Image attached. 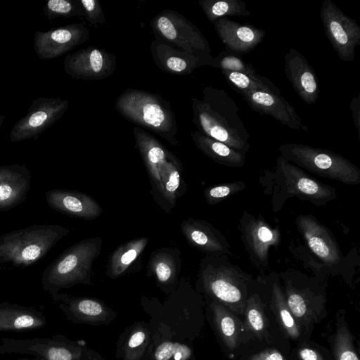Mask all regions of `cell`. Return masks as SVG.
I'll use <instances>...</instances> for the list:
<instances>
[{
	"label": "cell",
	"instance_id": "1",
	"mask_svg": "<svg viewBox=\"0 0 360 360\" xmlns=\"http://www.w3.org/2000/svg\"><path fill=\"white\" fill-rule=\"evenodd\" d=\"M192 110L193 122L198 131L246 154L249 133L236 102L224 89L205 87L202 99L192 98Z\"/></svg>",
	"mask_w": 360,
	"mask_h": 360
},
{
	"label": "cell",
	"instance_id": "2",
	"mask_svg": "<svg viewBox=\"0 0 360 360\" xmlns=\"http://www.w3.org/2000/svg\"><path fill=\"white\" fill-rule=\"evenodd\" d=\"M115 107L137 127L153 131L174 146L179 144L178 126L171 104L159 94L128 88L117 98Z\"/></svg>",
	"mask_w": 360,
	"mask_h": 360
},
{
	"label": "cell",
	"instance_id": "3",
	"mask_svg": "<svg viewBox=\"0 0 360 360\" xmlns=\"http://www.w3.org/2000/svg\"><path fill=\"white\" fill-rule=\"evenodd\" d=\"M70 232L58 224H34L5 233L0 236V264L32 266Z\"/></svg>",
	"mask_w": 360,
	"mask_h": 360
},
{
	"label": "cell",
	"instance_id": "4",
	"mask_svg": "<svg viewBox=\"0 0 360 360\" xmlns=\"http://www.w3.org/2000/svg\"><path fill=\"white\" fill-rule=\"evenodd\" d=\"M101 245V238H91L66 249L42 272L43 290L51 296L75 284H89L92 265Z\"/></svg>",
	"mask_w": 360,
	"mask_h": 360
},
{
	"label": "cell",
	"instance_id": "5",
	"mask_svg": "<svg viewBox=\"0 0 360 360\" xmlns=\"http://www.w3.org/2000/svg\"><path fill=\"white\" fill-rule=\"evenodd\" d=\"M281 156L321 176L347 184L360 183V170L349 160L333 151L300 143L279 146Z\"/></svg>",
	"mask_w": 360,
	"mask_h": 360
},
{
	"label": "cell",
	"instance_id": "6",
	"mask_svg": "<svg viewBox=\"0 0 360 360\" xmlns=\"http://www.w3.org/2000/svg\"><path fill=\"white\" fill-rule=\"evenodd\" d=\"M201 278L205 291L234 314L242 316L248 300L246 278L233 266L206 262Z\"/></svg>",
	"mask_w": 360,
	"mask_h": 360
},
{
	"label": "cell",
	"instance_id": "7",
	"mask_svg": "<svg viewBox=\"0 0 360 360\" xmlns=\"http://www.w3.org/2000/svg\"><path fill=\"white\" fill-rule=\"evenodd\" d=\"M155 39L195 55L211 54L210 44L200 30L177 11L166 9L150 21Z\"/></svg>",
	"mask_w": 360,
	"mask_h": 360
},
{
	"label": "cell",
	"instance_id": "8",
	"mask_svg": "<svg viewBox=\"0 0 360 360\" xmlns=\"http://www.w3.org/2000/svg\"><path fill=\"white\" fill-rule=\"evenodd\" d=\"M320 16L326 35L338 56L345 62H352L355 49L360 44L359 25L331 0L323 1Z\"/></svg>",
	"mask_w": 360,
	"mask_h": 360
},
{
	"label": "cell",
	"instance_id": "9",
	"mask_svg": "<svg viewBox=\"0 0 360 360\" xmlns=\"http://www.w3.org/2000/svg\"><path fill=\"white\" fill-rule=\"evenodd\" d=\"M0 354L31 355L44 360H81L80 348L63 336L0 340Z\"/></svg>",
	"mask_w": 360,
	"mask_h": 360
},
{
	"label": "cell",
	"instance_id": "10",
	"mask_svg": "<svg viewBox=\"0 0 360 360\" xmlns=\"http://www.w3.org/2000/svg\"><path fill=\"white\" fill-rule=\"evenodd\" d=\"M69 103L60 98H39L32 101L27 113L13 127L11 141H25L39 136L65 113Z\"/></svg>",
	"mask_w": 360,
	"mask_h": 360
},
{
	"label": "cell",
	"instance_id": "11",
	"mask_svg": "<svg viewBox=\"0 0 360 360\" xmlns=\"http://www.w3.org/2000/svg\"><path fill=\"white\" fill-rule=\"evenodd\" d=\"M116 66L115 55L94 46L79 49L64 60L65 71L76 79L101 80L111 75Z\"/></svg>",
	"mask_w": 360,
	"mask_h": 360
},
{
	"label": "cell",
	"instance_id": "12",
	"mask_svg": "<svg viewBox=\"0 0 360 360\" xmlns=\"http://www.w3.org/2000/svg\"><path fill=\"white\" fill-rule=\"evenodd\" d=\"M89 30L84 24H70L47 32H37L34 49L39 58L51 59L59 57L89 38Z\"/></svg>",
	"mask_w": 360,
	"mask_h": 360
},
{
	"label": "cell",
	"instance_id": "13",
	"mask_svg": "<svg viewBox=\"0 0 360 360\" xmlns=\"http://www.w3.org/2000/svg\"><path fill=\"white\" fill-rule=\"evenodd\" d=\"M278 172L283 174L288 194L297 195L319 205L336 198L335 189L324 184L290 163L281 155L277 160Z\"/></svg>",
	"mask_w": 360,
	"mask_h": 360
},
{
	"label": "cell",
	"instance_id": "14",
	"mask_svg": "<svg viewBox=\"0 0 360 360\" xmlns=\"http://www.w3.org/2000/svg\"><path fill=\"white\" fill-rule=\"evenodd\" d=\"M150 50L158 68L170 75H187L202 66H213L214 56L211 54H192L162 40H153Z\"/></svg>",
	"mask_w": 360,
	"mask_h": 360
},
{
	"label": "cell",
	"instance_id": "15",
	"mask_svg": "<svg viewBox=\"0 0 360 360\" xmlns=\"http://www.w3.org/2000/svg\"><path fill=\"white\" fill-rule=\"evenodd\" d=\"M253 110L271 116L282 124L295 130L307 131L294 108L282 96L268 91H252L240 94Z\"/></svg>",
	"mask_w": 360,
	"mask_h": 360
},
{
	"label": "cell",
	"instance_id": "16",
	"mask_svg": "<svg viewBox=\"0 0 360 360\" xmlns=\"http://www.w3.org/2000/svg\"><path fill=\"white\" fill-rule=\"evenodd\" d=\"M212 24L226 52L235 56L249 53L262 41L266 35L262 29L242 25L228 18L218 19Z\"/></svg>",
	"mask_w": 360,
	"mask_h": 360
},
{
	"label": "cell",
	"instance_id": "17",
	"mask_svg": "<svg viewBox=\"0 0 360 360\" xmlns=\"http://www.w3.org/2000/svg\"><path fill=\"white\" fill-rule=\"evenodd\" d=\"M285 73L295 91L307 104L315 103L319 86L315 71L306 58L295 49L285 53Z\"/></svg>",
	"mask_w": 360,
	"mask_h": 360
},
{
	"label": "cell",
	"instance_id": "18",
	"mask_svg": "<svg viewBox=\"0 0 360 360\" xmlns=\"http://www.w3.org/2000/svg\"><path fill=\"white\" fill-rule=\"evenodd\" d=\"M45 198L51 208L72 217L93 220L102 212L94 198L79 191L54 188L46 191Z\"/></svg>",
	"mask_w": 360,
	"mask_h": 360
},
{
	"label": "cell",
	"instance_id": "19",
	"mask_svg": "<svg viewBox=\"0 0 360 360\" xmlns=\"http://www.w3.org/2000/svg\"><path fill=\"white\" fill-rule=\"evenodd\" d=\"M133 134L135 146L141 156L155 193L161 187L163 169L172 153L157 138L141 127H134Z\"/></svg>",
	"mask_w": 360,
	"mask_h": 360
},
{
	"label": "cell",
	"instance_id": "20",
	"mask_svg": "<svg viewBox=\"0 0 360 360\" xmlns=\"http://www.w3.org/2000/svg\"><path fill=\"white\" fill-rule=\"evenodd\" d=\"M241 234L252 260L259 266H265L269 248L277 243L279 234L262 219L251 216L243 217Z\"/></svg>",
	"mask_w": 360,
	"mask_h": 360
},
{
	"label": "cell",
	"instance_id": "21",
	"mask_svg": "<svg viewBox=\"0 0 360 360\" xmlns=\"http://www.w3.org/2000/svg\"><path fill=\"white\" fill-rule=\"evenodd\" d=\"M32 174L24 165L0 166V211L10 210L25 201Z\"/></svg>",
	"mask_w": 360,
	"mask_h": 360
},
{
	"label": "cell",
	"instance_id": "22",
	"mask_svg": "<svg viewBox=\"0 0 360 360\" xmlns=\"http://www.w3.org/2000/svg\"><path fill=\"white\" fill-rule=\"evenodd\" d=\"M297 225L310 250L328 265H334L340 260V252L332 234L314 217L300 216Z\"/></svg>",
	"mask_w": 360,
	"mask_h": 360
},
{
	"label": "cell",
	"instance_id": "23",
	"mask_svg": "<svg viewBox=\"0 0 360 360\" xmlns=\"http://www.w3.org/2000/svg\"><path fill=\"white\" fill-rule=\"evenodd\" d=\"M181 231L187 242L200 251L210 256L230 254L225 238L207 221L191 218L184 220Z\"/></svg>",
	"mask_w": 360,
	"mask_h": 360
},
{
	"label": "cell",
	"instance_id": "24",
	"mask_svg": "<svg viewBox=\"0 0 360 360\" xmlns=\"http://www.w3.org/2000/svg\"><path fill=\"white\" fill-rule=\"evenodd\" d=\"M47 323L46 316L35 307L15 303H0V332L39 329Z\"/></svg>",
	"mask_w": 360,
	"mask_h": 360
},
{
	"label": "cell",
	"instance_id": "25",
	"mask_svg": "<svg viewBox=\"0 0 360 360\" xmlns=\"http://www.w3.org/2000/svg\"><path fill=\"white\" fill-rule=\"evenodd\" d=\"M68 319L78 322H98L108 316L105 307L98 301L89 298L70 297L57 293L51 296Z\"/></svg>",
	"mask_w": 360,
	"mask_h": 360
},
{
	"label": "cell",
	"instance_id": "26",
	"mask_svg": "<svg viewBox=\"0 0 360 360\" xmlns=\"http://www.w3.org/2000/svg\"><path fill=\"white\" fill-rule=\"evenodd\" d=\"M285 298L287 305L301 327L308 328L320 316L321 304L315 302V297L305 290L288 284L285 287Z\"/></svg>",
	"mask_w": 360,
	"mask_h": 360
},
{
	"label": "cell",
	"instance_id": "27",
	"mask_svg": "<svg viewBox=\"0 0 360 360\" xmlns=\"http://www.w3.org/2000/svg\"><path fill=\"white\" fill-rule=\"evenodd\" d=\"M211 309L220 339L228 350L234 351L242 340V332L245 330L243 322L237 315L214 300L211 304Z\"/></svg>",
	"mask_w": 360,
	"mask_h": 360
},
{
	"label": "cell",
	"instance_id": "28",
	"mask_svg": "<svg viewBox=\"0 0 360 360\" xmlns=\"http://www.w3.org/2000/svg\"><path fill=\"white\" fill-rule=\"evenodd\" d=\"M191 138L199 150L219 164L229 167H242L245 163V154L198 130L191 132Z\"/></svg>",
	"mask_w": 360,
	"mask_h": 360
},
{
	"label": "cell",
	"instance_id": "29",
	"mask_svg": "<svg viewBox=\"0 0 360 360\" xmlns=\"http://www.w3.org/2000/svg\"><path fill=\"white\" fill-rule=\"evenodd\" d=\"M148 242V238L142 237L120 245L109 260L107 268L108 276L115 278L124 274L143 252Z\"/></svg>",
	"mask_w": 360,
	"mask_h": 360
},
{
	"label": "cell",
	"instance_id": "30",
	"mask_svg": "<svg viewBox=\"0 0 360 360\" xmlns=\"http://www.w3.org/2000/svg\"><path fill=\"white\" fill-rule=\"evenodd\" d=\"M243 316L245 329L259 340L269 342V321L257 294H252L248 297Z\"/></svg>",
	"mask_w": 360,
	"mask_h": 360
},
{
	"label": "cell",
	"instance_id": "31",
	"mask_svg": "<svg viewBox=\"0 0 360 360\" xmlns=\"http://www.w3.org/2000/svg\"><path fill=\"white\" fill-rule=\"evenodd\" d=\"M181 164L172 153L165 165L162 176V185L158 193L162 202L172 208L176 202L181 182Z\"/></svg>",
	"mask_w": 360,
	"mask_h": 360
},
{
	"label": "cell",
	"instance_id": "32",
	"mask_svg": "<svg viewBox=\"0 0 360 360\" xmlns=\"http://www.w3.org/2000/svg\"><path fill=\"white\" fill-rule=\"evenodd\" d=\"M271 307L285 335L292 340L300 338L301 329L289 309L285 295L278 283L274 282L271 288Z\"/></svg>",
	"mask_w": 360,
	"mask_h": 360
},
{
	"label": "cell",
	"instance_id": "33",
	"mask_svg": "<svg viewBox=\"0 0 360 360\" xmlns=\"http://www.w3.org/2000/svg\"><path fill=\"white\" fill-rule=\"evenodd\" d=\"M198 3L212 23L220 18L251 15L246 8V4L240 0H199Z\"/></svg>",
	"mask_w": 360,
	"mask_h": 360
},
{
	"label": "cell",
	"instance_id": "34",
	"mask_svg": "<svg viewBox=\"0 0 360 360\" xmlns=\"http://www.w3.org/2000/svg\"><path fill=\"white\" fill-rule=\"evenodd\" d=\"M227 83L240 94L252 91H268L281 94L269 79L258 75L252 77L246 74L221 70Z\"/></svg>",
	"mask_w": 360,
	"mask_h": 360
},
{
	"label": "cell",
	"instance_id": "35",
	"mask_svg": "<svg viewBox=\"0 0 360 360\" xmlns=\"http://www.w3.org/2000/svg\"><path fill=\"white\" fill-rule=\"evenodd\" d=\"M150 270L162 284L172 282L177 276V262L168 249L153 252L149 260Z\"/></svg>",
	"mask_w": 360,
	"mask_h": 360
},
{
	"label": "cell",
	"instance_id": "36",
	"mask_svg": "<svg viewBox=\"0 0 360 360\" xmlns=\"http://www.w3.org/2000/svg\"><path fill=\"white\" fill-rule=\"evenodd\" d=\"M335 360H359L353 344V338L343 320L338 321L333 339Z\"/></svg>",
	"mask_w": 360,
	"mask_h": 360
},
{
	"label": "cell",
	"instance_id": "37",
	"mask_svg": "<svg viewBox=\"0 0 360 360\" xmlns=\"http://www.w3.org/2000/svg\"><path fill=\"white\" fill-rule=\"evenodd\" d=\"M44 13L49 20L59 17H84L79 0H49L44 6Z\"/></svg>",
	"mask_w": 360,
	"mask_h": 360
},
{
	"label": "cell",
	"instance_id": "38",
	"mask_svg": "<svg viewBox=\"0 0 360 360\" xmlns=\"http://www.w3.org/2000/svg\"><path fill=\"white\" fill-rule=\"evenodd\" d=\"M212 68H219L221 70L240 72L252 77L259 75L251 64L226 51H222L214 57Z\"/></svg>",
	"mask_w": 360,
	"mask_h": 360
},
{
	"label": "cell",
	"instance_id": "39",
	"mask_svg": "<svg viewBox=\"0 0 360 360\" xmlns=\"http://www.w3.org/2000/svg\"><path fill=\"white\" fill-rule=\"evenodd\" d=\"M192 354L191 349L179 342H164L156 349L155 360H188Z\"/></svg>",
	"mask_w": 360,
	"mask_h": 360
},
{
	"label": "cell",
	"instance_id": "40",
	"mask_svg": "<svg viewBox=\"0 0 360 360\" xmlns=\"http://www.w3.org/2000/svg\"><path fill=\"white\" fill-rule=\"evenodd\" d=\"M245 187V184L243 181L227 183L207 188L204 195L209 205H216L242 191Z\"/></svg>",
	"mask_w": 360,
	"mask_h": 360
},
{
	"label": "cell",
	"instance_id": "41",
	"mask_svg": "<svg viewBox=\"0 0 360 360\" xmlns=\"http://www.w3.org/2000/svg\"><path fill=\"white\" fill-rule=\"evenodd\" d=\"M148 342L146 330L141 328L130 335L125 349V360H139Z\"/></svg>",
	"mask_w": 360,
	"mask_h": 360
},
{
	"label": "cell",
	"instance_id": "42",
	"mask_svg": "<svg viewBox=\"0 0 360 360\" xmlns=\"http://www.w3.org/2000/svg\"><path fill=\"white\" fill-rule=\"evenodd\" d=\"M83 10L84 17L92 25H103L105 17L101 4L97 0H79Z\"/></svg>",
	"mask_w": 360,
	"mask_h": 360
},
{
	"label": "cell",
	"instance_id": "43",
	"mask_svg": "<svg viewBox=\"0 0 360 360\" xmlns=\"http://www.w3.org/2000/svg\"><path fill=\"white\" fill-rule=\"evenodd\" d=\"M247 360H287L278 350L268 348L250 356Z\"/></svg>",
	"mask_w": 360,
	"mask_h": 360
},
{
	"label": "cell",
	"instance_id": "44",
	"mask_svg": "<svg viewBox=\"0 0 360 360\" xmlns=\"http://www.w3.org/2000/svg\"><path fill=\"white\" fill-rule=\"evenodd\" d=\"M350 108L352 112V117L357 129L358 134L360 132V96L358 95L352 98L350 103Z\"/></svg>",
	"mask_w": 360,
	"mask_h": 360
},
{
	"label": "cell",
	"instance_id": "45",
	"mask_svg": "<svg viewBox=\"0 0 360 360\" xmlns=\"http://www.w3.org/2000/svg\"><path fill=\"white\" fill-rule=\"evenodd\" d=\"M298 356L300 360H323L321 355L317 351L308 347L300 349Z\"/></svg>",
	"mask_w": 360,
	"mask_h": 360
},
{
	"label": "cell",
	"instance_id": "46",
	"mask_svg": "<svg viewBox=\"0 0 360 360\" xmlns=\"http://www.w3.org/2000/svg\"><path fill=\"white\" fill-rule=\"evenodd\" d=\"M14 360H44V359H41V358L35 357V358H33V359L20 358V359H14Z\"/></svg>",
	"mask_w": 360,
	"mask_h": 360
},
{
	"label": "cell",
	"instance_id": "47",
	"mask_svg": "<svg viewBox=\"0 0 360 360\" xmlns=\"http://www.w3.org/2000/svg\"><path fill=\"white\" fill-rule=\"evenodd\" d=\"M4 119H5V116H4V115H0V127H1V125L2 124V123H3L4 120Z\"/></svg>",
	"mask_w": 360,
	"mask_h": 360
}]
</instances>
